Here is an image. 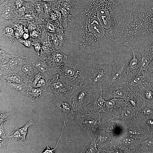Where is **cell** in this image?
Masks as SVG:
<instances>
[{"label":"cell","mask_w":153,"mask_h":153,"mask_svg":"<svg viewBox=\"0 0 153 153\" xmlns=\"http://www.w3.org/2000/svg\"><path fill=\"white\" fill-rule=\"evenodd\" d=\"M72 12L65 33L72 53L93 56L120 50L130 22L121 0H75Z\"/></svg>","instance_id":"obj_1"},{"label":"cell","mask_w":153,"mask_h":153,"mask_svg":"<svg viewBox=\"0 0 153 153\" xmlns=\"http://www.w3.org/2000/svg\"><path fill=\"white\" fill-rule=\"evenodd\" d=\"M113 60L96 58L79 61L82 65L85 84L102 90L112 73Z\"/></svg>","instance_id":"obj_2"},{"label":"cell","mask_w":153,"mask_h":153,"mask_svg":"<svg viewBox=\"0 0 153 153\" xmlns=\"http://www.w3.org/2000/svg\"><path fill=\"white\" fill-rule=\"evenodd\" d=\"M67 56V60L56 67L60 78L75 90L85 84L82 65L77 60Z\"/></svg>","instance_id":"obj_3"},{"label":"cell","mask_w":153,"mask_h":153,"mask_svg":"<svg viewBox=\"0 0 153 153\" xmlns=\"http://www.w3.org/2000/svg\"><path fill=\"white\" fill-rule=\"evenodd\" d=\"M102 90L85 84L76 90L73 95L72 106L74 111L79 110L99 97Z\"/></svg>","instance_id":"obj_4"},{"label":"cell","mask_w":153,"mask_h":153,"mask_svg":"<svg viewBox=\"0 0 153 153\" xmlns=\"http://www.w3.org/2000/svg\"><path fill=\"white\" fill-rule=\"evenodd\" d=\"M23 59L18 54L0 47V77L18 73Z\"/></svg>","instance_id":"obj_5"},{"label":"cell","mask_w":153,"mask_h":153,"mask_svg":"<svg viewBox=\"0 0 153 153\" xmlns=\"http://www.w3.org/2000/svg\"><path fill=\"white\" fill-rule=\"evenodd\" d=\"M130 60L126 57L114 59L112 73L107 84L102 90L114 86H123L127 88L130 80L126 72V67Z\"/></svg>","instance_id":"obj_6"},{"label":"cell","mask_w":153,"mask_h":153,"mask_svg":"<svg viewBox=\"0 0 153 153\" xmlns=\"http://www.w3.org/2000/svg\"><path fill=\"white\" fill-rule=\"evenodd\" d=\"M100 113L91 114L78 113L75 118L79 125L89 137L92 139L100 124Z\"/></svg>","instance_id":"obj_7"},{"label":"cell","mask_w":153,"mask_h":153,"mask_svg":"<svg viewBox=\"0 0 153 153\" xmlns=\"http://www.w3.org/2000/svg\"><path fill=\"white\" fill-rule=\"evenodd\" d=\"M46 89L49 94L60 97L73 95L75 90L61 79L60 76L48 80Z\"/></svg>","instance_id":"obj_8"},{"label":"cell","mask_w":153,"mask_h":153,"mask_svg":"<svg viewBox=\"0 0 153 153\" xmlns=\"http://www.w3.org/2000/svg\"><path fill=\"white\" fill-rule=\"evenodd\" d=\"M56 97L51 102L58 108L60 115L65 126L74 118V111L72 106L73 95Z\"/></svg>","instance_id":"obj_9"},{"label":"cell","mask_w":153,"mask_h":153,"mask_svg":"<svg viewBox=\"0 0 153 153\" xmlns=\"http://www.w3.org/2000/svg\"><path fill=\"white\" fill-rule=\"evenodd\" d=\"M39 72L34 65L24 56L22 66L18 73L21 76L25 84L29 85L31 79Z\"/></svg>","instance_id":"obj_10"},{"label":"cell","mask_w":153,"mask_h":153,"mask_svg":"<svg viewBox=\"0 0 153 153\" xmlns=\"http://www.w3.org/2000/svg\"><path fill=\"white\" fill-rule=\"evenodd\" d=\"M129 91L123 86H114L102 90L101 95L105 100L116 98L124 99Z\"/></svg>","instance_id":"obj_11"},{"label":"cell","mask_w":153,"mask_h":153,"mask_svg":"<svg viewBox=\"0 0 153 153\" xmlns=\"http://www.w3.org/2000/svg\"><path fill=\"white\" fill-rule=\"evenodd\" d=\"M112 138V136L109 133L102 129H98L92 139L95 142L100 152L103 147L110 145Z\"/></svg>","instance_id":"obj_12"},{"label":"cell","mask_w":153,"mask_h":153,"mask_svg":"<svg viewBox=\"0 0 153 153\" xmlns=\"http://www.w3.org/2000/svg\"><path fill=\"white\" fill-rule=\"evenodd\" d=\"M137 113L129 106L125 101L121 107L118 118L121 120L126 126L136 118Z\"/></svg>","instance_id":"obj_13"},{"label":"cell","mask_w":153,"mask_h":153,"mask_svg":"<svg viewBox=\"0 0 153 153\" xmlns=\"http://www.w3.org/2000/svg\"><path fill=\"white\" fill-rule=\"evenodd\" d=\"M24 93L32 102H37L40 99L49 95L46 88H34L29 84Z\"/></svg>","instance_id":"obj_14"},{"label":"cell","mask_w":153,"mask_h":153,"mask_svg":"<svg viewBox=\"0 0 153 153\" xmlns=\"http://www.w3.org/2000/svg\"><path fill=\"white\" fill-rule=\"evenodd\" d=\"M105 101L101 94L99 98L86 106L82 112L95 114L102 112Z\"/></svg>","instance_id":"obj_15"},{"label":"cell","mask_w":153,"mask_h":153,"mask_svg":"<svg viewBox=\"0 0 153 153\" xmlns=\"http://www.w3.org/2000/svg\"><path fill=\"white\" fill-rule=\"evenodd\" d=\"M131 50L133 56L126 69V74L130 80L138 73L141 68L139 60L135 55L134 51Z\"/></svg>","instance_id":"obj_16"},{"label":"cell","mask_w":153,"mask_h":153,"mask_svg":"<svg viewBox=\"0 0 153 153\" xmlns=\"http://www.w3.org/2000/svg\"><path fill=\"white\" fill-rule=\"evenodd\" d=\"M124 100L130 107L137 112L141 108L144 102L137 93L131 91H129Z\"/></svg>","instance_id":"obj_17"},{"label":"cell","mask_w":153,"mask_h":153,"mask_svg":"<svg viewBox=\"0 0 153 153\" xmlns=\"http://www.w3.org/2000/svg\"><path fill=\"white\" fill-rule=\"evenodd\" d=\"M68 56L60 51H55L47 58L49 65L56 67L66 60Z\"/></svg>","instance_id":"obj_18"},{"label":"cell","mask_w":153,"mask_h":153,"mask_svg":"<svg viewBox=\"0 0 153 153\" xmlns=\"http://www.w3.org/2000/svg\"><path fill=\"white\" fill-rule=\"evenodd\" d=\"M137 93L144 102L153 104V87L150 84L141 89Z\"/></svg>","instance_id":"obj_19"},{"label":"cell","mask_w":153,"mask_h":153,"mask_svg":"<svg viewBox=\"0 0 153 153\" xmlns=\"http://www.w3.org/2000/svg\"><path fill=\"white\" fill-rule=\"evenodd\" d=\"M137 113L144 119H153V104L144 102Z\"/></svg>","instance_id":"obj_20"},{"label":"cell","mask_w":153,"mask_h":153,"mask_svg":"<svg viewBox=\"0 0 153 153\" xmlns=\"http://www.w3.org/2000/svg\"><path fill=\"white\" fill-rule=\"evenodd\" d=\"M136 148V152L153 153V139L142 141Z\"/></svg>","instance_id":"obj_21"},{"label":"cell","mask_w":153,"mask_h":153,"mask_svg":"<svg viewBox=\"0 0 153 153\" xmlns=\"http://www.w3.org/2000/svg\"><path fill=\"white\" fill-rule=\"evenodd\" d=\"M0 78L6 84L18 83L26 85L21 76L18 73L3 76L0 77Z\"/></svg>","instance_id":"obj_22"},{"label":"cell","mask_w":153,"mask_h":153,"mask_svg":"<svg viewBox=\"0 0 153 153\" xmlns=\"http://www.w3.org/2000/svg\"><path fill=\"white\" fill-rule=\"evenodd\" d=\"M0 125V147H5L7 144L10 141L11 138L4 129L3 124Z\"/></svg>","instance_id":"obj_23"},{"label":"cell","mask_w":153,"mask_h":153,"mask_svg":"<svg viewBox=\"0 0 153 153\" xmlns=\"http://www.w3.org/2000/svg\"><path fill=\"white\" fill-rule=\"evenodd\" d=\"M1 9V18L3 19L8 20L13 16L14 10L10 6L7 5Z\"/></svg>","instance_id":"obj_24"},{"label":"cell","mask_w":153,"mask_h":153,"mask_svg":"<svg viewBox=\"0 0 153 153\" xmlns=\"http://www.w3.org/2000/svg\"><path fill=\"white\" fill-rule=\"evenodd\" d=\"M1 34L3 37L7 39L12 40L14 37V30L12 27L9 26H4L1 27Z\"/></svg>","instance_id":"obj_25"},{"label":"cell","mask_w":153,"mask_h":153,"mask_svg":"<svg viewBox=\"0 0 153 153\" xmlns=\"http://www.w3.org/2000/svg\"><path fill=\"white\" fill-rule=\"evenodd\" d=\"M34 124V122L32 119H30L22 128H19L22 136L21 140L26 143V137L28 133L27 129L30 126Z\"/></svg>","instance_id":"obj_26"},{"label":"cell","mask_w":153,"mask_h":153,"mask_svg":"<svg viewBox=\"0 0 153 153\" xmlns=\"http://www.w3.org/2000/svg\"><path fill=\"white\" fill-rule=\"evenodd\" d=\"M91 140L90 144L84 147L81 151V153H95L100 152V150L98 148L95 142L93 140L91 139Z\"/></svg>","instance_id":"obj_27"},{"label":"cell","mask_w":153,"mask_h":153,"mask_svg":"<svg viewBox=\"0 0 153 153\" xmlns=\"http://www.w3.org/2000/svg\"><path fill=\"white\" fill-rule=\"evenodd\" d=\"M6 84L13 89L24 93L27 90L28 85L18 83H9Z\"/></svg>","instance_id":"obj_28"},{"label":"cell","mask_w":153,"mask_h":153,"mask_svg":"<svg viewBox=\"0 0 153 153\" xmlns=\"http://www.w3.org/2000/svg\"><path fill=\"white\" fill-rule=\"evenodd\" d=\"M44 75L39 72L37 74L31 81L29 85L32 87L36 88L37 83L39 80Z\"/></svg>","instance_id":"obj_29"},{"label":"cell","mask_w":153,"mask_h":153,"mask_svg":"<svg viewBox=\"0 0 153 153\" xmlns=\"http://www.w3.org/2000/svg\"><path fill=\"white\" fill-rule=\"evenodd\" d=\"M11 138H13L16 140H18L22 139V136L19 128H16L11 133L10 136Z\"/></svg>","instance_id":"obj_30"},{"label":"cell","mask_w":153,"mask_h":153,"mask_svg":"<svg viewBox=\"0 0 153 153\" xmlns=\"http://www.w3.org/2000/svg\"><path fill=\"white\" fill-rule=\"evenodd\" d=\"M48 84V80L43 75L37 83L36 88H46Z\"/></svg>","instance_id":"obj_31"},{"label":"cell","mask_w":153,"mask_h":153,"mask_svg":"<svg viewBox=\"0 0 153 153\" xmlns=\"http://www.w3.org/2000/svg\"><path fill=\"white\" fill-rule=\"evenodd\" d=\"M0 125L3 124L6 120L10 118L11 116L10 114L8 112H3L0 111Z\"/></svg>","instance_id":"obj_32"},{"label":"cell","mask_w":153,"mask_h":153,"mask_svg":"<svg viewBox=\"0 0 153 153\" xmlns=\"http://www.w3.org/2000/svg\"><path fill=\"white\" fill-rule=\"evenodd\" d=\"M65 126V123H63V129L62 130V132L61 133V134L60 135V137L59 138L58 140V142L56 144V146L55 148H54L52 149L51 148H50L48 146H47L46 148V152L47 153H54L55 151V150L57 148L58 145V143L59 141L61 138V136L63 134V131L64 130V127Z\"/></svg>","instance_id":"obj_33"},{"label":"cell","mask_w":153,"mask_h":153,"mask_svg":"<svg viewBox=\"0 0 153 153\" xmlns=\"http://www.w3.org/2000/svg\"><path fill=\"white\" fill-rule=\"evenodd\" d=\"M143 45L153 54V40L147 41Z\"/></svg>","instance_id":"obj_34"},{"label":"cell","mask_w":153,"mask_h":153,"mask_svg":"<svg viewBox=\"0 0 153 153\" xmlns=\"http://www.w3.org/2000/svg\"><path fill=\"white\" fill-rule=\"evenodd\" d=\"M147 69L149 72L153 73V60L150 64Z\"/></svg>","instance_id":"obj_35"},{"label":"cell","mask_w":153,"mask_h":153,"mask_svg":"<svg viewBox=\"0 0 153 153\" xmlns=\"http://www.w3.org/2000/svg\"><path fill=\"white\" fill-rule=\"evenodd\" d=\"M25 18L27 20L31 21L33 20V17L30 14H26L25 16Z\"/></svg>","instance_id":"obj_36"},{"label":"cell","mask_w":153,"mask_h":153,"mask_svg":"<svg viewBox=\"0 0 153 153\" xmlns=\"http://www.w3.org/2000/svg\"><path fill=\"white\" fill-rule=\"evenodd\" d=\"M22 42L24 43V44L27 46H30V42L29 41H21Z\"/></svg>","instance_id":"obj_37"},{"label":"cell","mask_w":153,"mask_h":153,"mask_svg":"<svg viewBox=\"0 0 153 153\" xmlns=\"http://www.w3.org/2000/svg\"><path fill=\"white\" fill-rule=\"evenodd\" d=\"M16 4L18 7H20L22 5V2L20 0H16Z\"/></svg>","instance_id":"obj_38"},{"label":"cell","mask_w":153,"mask_h":153,"mask_svg":"<svg viewBox=\"0 0 153 153\" xmlns=\"http://www.w3.org/2000/svg\"><path fill=\"white\" fill-rule=\"evenodd\" d=\"M24 37L25 39H26L28 37V35L27 34H25L24 35Z\"/></svg>","instance_id":"obj_39"},{"label":"cell","mask_w":153,"mask_h":153,"mask_svg":"<svg viewBox=\"0 0 153 153\" xmlns=\"http://www.w3.org/2000/svg\"><path fill=\"white\" fill-rule=\"evenodd\" d=\"M42 0L44 1H50V0Z\"/></svg>","instance_id":"obj_40"}]
</instances>
